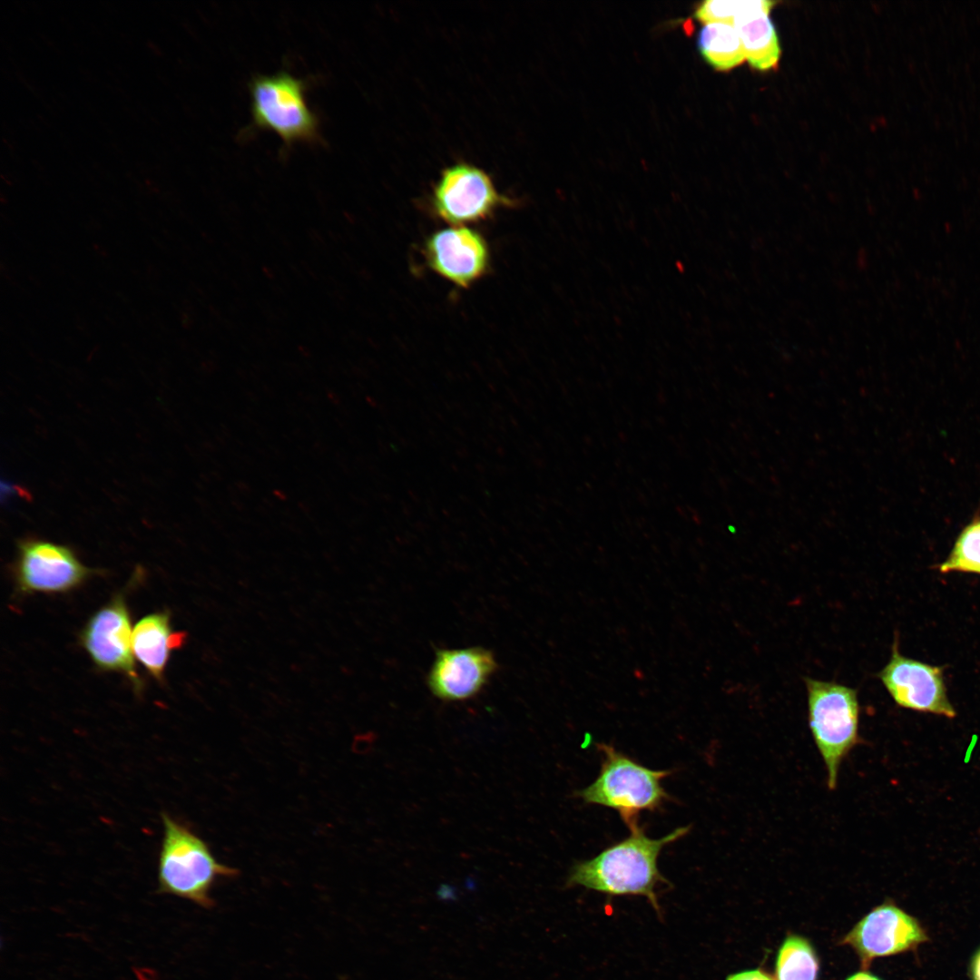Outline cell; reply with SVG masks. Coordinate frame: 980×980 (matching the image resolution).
<instances>
[{
	"instance_id": "6da1fadb",
	"label": "cell",
	"mask_w": 980,
	"mask_h": 980,
	"mask_svg": "<svg viewBox=\"0 0 980 980\" xmlns=\"http://www.w3.org/2000/svg\"><path fill=\"white\" fill-rule=\"evenodd\" d=\"M690 827H681L662 838L653 839L639 825L630 835L606 848L597 856L574 864L568 887L581 886L609 896H642L660 914L659 885L669 884L658 868V857L667 845L681 838Z\"/></svg>"
},
{
	"instance_id": "7a4b0ae2",
	"label": "cell",
	"mask_w": 980,
	"mask_h": 980,
	"mask_svg": "<svg viewBox=\"0 0 980 980\" xmlns=\"http://www.w3.org/2000/svg\"><path fill=\"white\" fill-rule=\"evenodd\" d=\"M163 837L158 861V889L211 908V892L219 878L239 870L217 861L207 843L169 814L162 813Z\"/></svg>"
},
{
	"instance_id": "3957f363",
	"label": "cell",
	"mask_w": 980,
	"mask_h": 980,
	"mask_svg": "<svg viewBox=\"0 0 980 980\" xmlns=\"http://www.w3.org/2000/svg\"><path fill=\"white\" fill-rule=\"evenodd\" d=\"M602 754L600 773L595 780L577 792L583 802L616 810L626 826H638L642 811H655L670 799L662 780L670 770H656L642 766L612 745L598 743Z\"/></svg>"
},
{
	"instance_id": "277c9868",
	"label": "cell",
	"mask_w": 980,
	"mask_h": 980,
	"mask_svg": "<svg viewBox=\"0 0 980 980\" xmlns=\"http://www.w3.org/2000/svg\"><path fill=\"white\" fill-rule=\"evenodd\" d=\"M804 681L809 729L825 763L828 787L834 789L841 762L858 741V691L836 681L810 677Z\"/></svg>"
},
{
	"instance_id": "5b68a950",
	"label": "cell",
	"mask_w": 980,
	"mask_h": 980,
	"mask_svg": "<svg viewBox=\"0 0 980 980\" xmlns=\"http://www.w3.org/2000/svg\"><path fill=\"white\" fill-rule=\"evenodd\" d=\"M307 83L286 71L256 74L249 83L252 127L276 133L285 148L320 140L319 120L306 99Z\"/></svg>"
},
{
	"instance_id": "8992f818",
	"label": "cell",
	"mask_w": 980,
	"mask_h": 980,
	"mask_svg": "<svg viewBox=\"0 0 980 980\" xmlns=\"http://www.w3.org/2000/svg\"><path fill=\"white\" fill-rule=\"evenodd\" d=\"M436 217L454 226L478 222L514 201L500 194L482 168L457 161L441 171L429 198Z\"/></svg>"
},
{
	"instance_id": "52a82bcc",
	"label": "cell",
	"mask_w": 980,
	"mask_h": 980,
	"mask_svg": "<svg viewBox=\"0 0 980 980\" xmlns=\"http://www.w3.org/2000/svg\"><path fill=\"white\" fill-rule=\"evenodd\" d=\"M130 611L123 591L98 609L82 629L79 641L96 668L122 673L134 691H142L132 644Z\"/></svg>"
},
{
	"instance_id": "ba28073f",
	"label": "cell",
	"mask_w": 980,
	"mask_h": 980,
	"mask_svg": "<svg viewBox=\"0 0 980 980\" xmlns=\"http://www.w3.org/2000/svg\"><path fill=\"white\" fill-rule=\"evenodd\" d=\"M93 573L65 545L40 539H25L17 544L14 577L20 593H68Z\"/></svg>"
},
{
	"instance_id": "9c48e42d",
	"label": "cell",
	"mask_w": 980,
	"mask_h": 980,
	"mask_svg": "<svg viewBox=\"0 0 980 980\" xmlns=\"http://www.w3.org/2000/svg\"><path fill=\"white\" fill-rule=\"evenodd\" d=\"M877 677L901 708L948 719L956 716L947 696L943 667L903 656L897 637L891 657Z\"/></svg>"
},
{
	"instance_id": "30bf717a",
	"label": "cell",
	"mask_w": 980,
	"mask_h": 980,
	"mask_svg": "<svg viewBox=\"0 0 980 980\" xmlns=\"http://www.w3.org/2000/svg\"><path fill=\"white\" fill-rule=\"evenodd\" d=\"M497 670L495 654L486 648H442L435 652L426 683L442 701H466L476 697Z\"/></svg>"
},
{
	"instance_id": "8fae6325",
	"label": "cell",
	"mask_w": 980,
	"mask_h": 980,
	"mask_svg": "<svg viewBox=\"0 0 980 980\" xmlns=\"http://www.w3.org/2000/svg\"><path fill=\"white\" fill-rule=\"evenodd\" d=\"M927 936L918 922L892 903H884L864 916L842 940L860 958L863 967L879 956L913 949Z\"/></svg>"
},
{
	"instance_id": "7c38bea8",
	"label": "cell",
	"mask_w": 980,
	"mask_h": 980,
	"mask_svg": "<svg viewBox=\"0 0 980 980\" xmlns=\"http://www.w3.org/2000/svg\"><path fill=\"white\" fill-rule=\"evenodd\" d=\"M425 255L430 269L461 288H468L478 280L489 265L485 240L465 226L434 232L426 241Z\"/></svg>"
},
{
	"instance_id": "4fadbf2b",
	"label": "cell",
	"mask_w": 980,
	"mask_h": 980,
	"mask_svg": "<svg viewBox=\"0 0 980 980\" xmlns=\"http://www.w3.org/2000/svg\"><path fill=\"white\" fill-rule=\"evenodd\" d=\"M168 611L155 612L141 618L132 631L134 657L156 681H162L171 652L181 647L182 632H174Z\"/></svg>"
},
{
	"instance_id": "5bb4252c",
	"label": "cell",
	"mask_w": 980,
	"mask_h": 980,
	"mask_svg": "<svg viewBox=\"0 0 980 980\" xmlns=\"http://www.w3.org/2000/svg\"><path fill=\"white\" fill-rule=\"evenodd\" d=\"M765 11H750L737 16L732 24L737 30L749 64L767 71L778 66L781 49L775 25Z\"/></svg>"
},
{
	"instance_id": "9a60e30c",
	"label": "cell",
	"mask_w": 980,
	"mask_h": 980,
	"mask_svg": "<svg viewBox=\"0 0 980 980\" xmlns=\"http://www.w3.org/2000/svg\"><path fill=\"white\" fill-rule=\"evenodd\" d=\"M697 45L704 59L719 71H729L746 60L740 37L731 24H705Z\"/></svg>"
},
{
	"instance_id": "2e32d148",
	"label": "cell",
	"mask_w": 980,
	"mask_h": 980,
	"mask_svg": "<svg viewBox=\"0 0 980 980\" xmlns=\"http://www.w3.org/2000/svg\"><path fill=\"white\" fill-rule=\"evenodd\" d=\"M818 959L810 943L799 936L786 937L776 960V980H818Z\"/></svg>"
},
{
	"instance_id": "e0dca14e",
	"label": "cell",
	"mask_w": 980,
	"mask_h": 980,
	"mask_svg": "<svg viewBox=\"0 0 980 980\" xmlns=\"http://www.w3.org/2000/svg\"><path fill=\"white\" fill-rule=\"evenodd\" d=\"M942 573L950 572L980 574V515H975L958 534L944 562L937 565Z\"/></svg>"
},
{
	"instance_id": "ac0fdd59",
	"label": "cell",
	"mask_w": 980,
	"mask_h": 980,
	"mask_svg": "<svg viewBox=\"0 0 980 980\" xmlns=\"http://www.w3.org/2000/svg\"><path fill=\"white\" fill-rule=\"evenodd\" d=\"M776 2L767 0L729 1L709 0L703 2L696 10L695 16L702 23H733L734 19L750 11L769 13Z\"/></svg>"
},
{
	"instance_id": "d6986e66",
	"label": "cell",
	"mask_w": 980,
	"mask_h": 980,
	"mask_svg": "<svg viewBox=\"0 0 980 980\" xmlns=\"http://www.w3.org/2000/svg\"><path fill=\"white\" fill-rule=\"evenodd\" d=\"M726 980H775L771 975L761 969L742 971L730 975Z\"/></svg>"
},
{
	"instance_id": "ffe728a7",
	"label": "cell",
	"mask_w": 980,
	"mask_h": 980,
	"mask_svg": "<svg viewBox=\"0 0 980 980\" xmlns=\"http://www.w3.org/2000/svg\"><path fill=\"white\" fill-rule=\"evenodd\" d=\"M846 980H880V979L878 977L867 973V972H858V973H856V974L852 975L851 976L848 977Z\"/></svg>"
},
{
	"instance_id": "44dd1931",
	"label": "cell",
	"mask_w": 980,
	"mask_h": 980,
	"mask_svg": "<svg viewBox=\"0 0 980 980\" xmlns=\"http://www.w3.org/2000/svg\"><path fill=\"white\" fill-rule=\"evenodd\" d=\"M972 973L974 980H980V951L974 958L972 965Z\"/></svg>"
}]
</instances>
